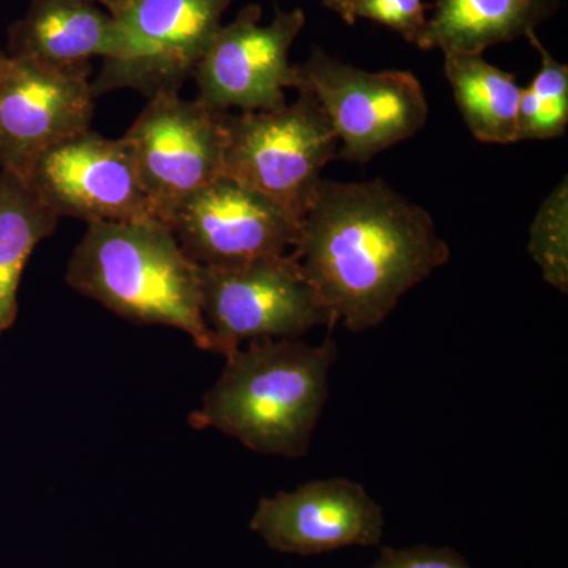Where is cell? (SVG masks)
Wrapping results in <instances>:
<instances>
[{"instance_id": "cell-21", "label": "cell", "mask_w": 568, "mask_h": 568, "mask_svg": "<svg viewBox=\"0 0 568 568\" xmlns=\"http://www.w3.org/2000/svg\"><path fill=\"white\" fill-rule=\"evenodd\" d=\"M323 3L325 9L334 11L346 24H354L353 0H323Z\"/></svg>"}, {"instance_id": "cell-19", "label": "cell", "mask_w": 568, "mask_h": 568, "mask_svg": "<svg viewBox=\"0 0 568 568\" xmlns=\"http://www.w3.org/2000/svg\"><path fill=\"white\" fill-rule=\"evenodd\" d=\"M353 13L355 21L357 18L375 21L414 44L420 39L428 20L422 0H353Z\"/></svg>"}, {"instance_id": "cell-2", "label": "cell", "mask_w": 568, "mask_h": 568, "mask_svg": "<svg viewBox=\"0 0 568 568\" xmlns=\"http://www.w3.org/2000/svg\"><path fill=\"white\" fill-rule=\"evenodd\" d=\"M338 347L298 338L250 342L226 355L219 381L190 414L196 429L213 428L261 455L301 458L328 398Z\"/></svg>"}, {"instance_id": "cell-16", "label": "cell", "mask_w": 568, "mask_h": 568, "mask_svg": "<svg viewBox=\"0 0 568 568\" xmlns=\"http://www.w3.org/2000/svg\"><path fill=\"white\" fill-rule=\"evenodd\" d=\"M444 73L467 129L485 144L518 141V100L521 88L514 73L485 61L484 54L444 52Z\"/></svg>"}, {"instance_id": "cell-8", "label": "cell", "mask_w": 568, "mask_h": 568, "mask_svg": "<svg viewBox=\"0 0 568 568\" xmlns=\"http://www.w3.org/2000/svg\"><path fill=\"white\" fill-rule=\"evenodd\" d=\"M226 114L181 92L149 99L123 141L156 220L166 226L183 201L223 175Z\"/></svg>"}, {"instance_id": "cell-6", "label": "cell", "mask_w": 568, "mask_h": 568, "mask_svg": "<svg viewBox=\"0 0 568 568\" xmlns=\"http://www.w3.org/2000/svg\"><path fill=\"white\" fill-rule=\"evenodd\" d=\"M294 69V89L315 97L346 162L368 163L420 132L428 119L424 88L410 71H366L323 50Z\"/></svg>"}, {"instance_id": "cell-9", "label": "cell", "mask_w": 568, "mask_h": 568, "mask_svg": "<svg viewBox=\"0 0 568 568\" xmlns=\"http://www.w3.org/2000/svg\"><path fill=\"white\" fill-rule=\"evenodd\" d=\"M91 65L58 69L0 54V171L28 181L40 156L91 130Z\"/></svg>"}, {"instance_id": "cell-15", "label": "cell", "mask_w": 568, "mask_h": 568, "mask_svg": "<svg viewBox=\"0 0 568 568\" xmlns=\"http://www.w3.org/2000/svg\"><path fill=\"white\" fill-rule=\"evenodd\" d=\"M560 0H437L417 41L420 50L473 52L536 32Z\"/></svg>"}, {"instance_id": "cell-20", "label": "cell", "mask_w": 568, "mask_h": 568, "mask_svg": "<svg viewBox=\"0 0 568 568\" xmlns=\"http://www.w3.org/2000/svg\"><path fill=\"white\" fill-rule=\"evenodd\" d=\"M368 568H473L454 548L417 545L409 548H381L379 558Z\"/></svg>"}, {"instance_id": "cell-17", "label": "cell", "mask_w": 568, "mask_h": 568, "mask_svg": "<svg viewBox=\"0 0 568 568\" xmlns=\"http://www.w3.org/2000/svg\"><path fill=\"white\" fill-rule=\"evenodd\" d=\"M58 222L28 182L0 171V335L17 321L18 290L29 257Z\"/></svg>"}, {"instance_id": "cell-11", "label": "cell", "mask_w": 568, "mask_h": 568, "mask_svg": "<svg viewBox=\"0 0 568 568\" xmlns=\"http://www.w3.org/2000/svg\"><path fill=\"white\" fill-rule=\"evenodd\" d=\"M301 219L248 186L220 175L183 201L166 226L200 267H230L293 252Z\"/></svg>"}, {"instance_id": "cell-5", "label": "cell", "mask_w": 568, "mask_h": 568, "mask_svg": "<svg viewBox=\"0 0 568 568\" xmlns=\"http://www.w3.org/2000/svg\"><path fill=\"white\" fill-rule=\"evenodd\" d=\"M197 275L204 321L224 357L242 342L301 338L338 324L291 253L230 267L197 265Z\"/></svg>"}, {"instance_id": "cell-1", "label": "cell", "mask_w": 568, "mask_h": 568, "mask_svg": "<svg viewBox=\"0 0 568 568\" xmlns=\"http://www.w3.org/2000/svg\"><path fill=\"white\" fill-rule=\"evenodd\" d=\"M291 254L336 323L355 334L383 324L450 260L432 215L383 179H323Z\"/></svg>"}, {"instance_id": "cell-7", "label": "cell", "mask_w": 568, "mask_h": 568, "mask_svg": "<svg viewBox=\"0 0 568 568\" xmlns=\"http://www.w3.org/2000/svg\"><path fill=\"white\" fill-rule=\"evenodd\" d=\"M234 0H129L112 14L118 54L103 61L93 95L136 89L151 99L181 92Z\"/></svg>"}, {"instance_id": "cell-4", "label": "cell", "mask_w": 568, "mask_h": 568, "mask_svg": "<svg viewBox=\"0 0 568 568\" xmlns=\"http://www.w3.org/2000/svg\"><path fill=\"white\" fill-rule=\"evenodd\" d=\"M338 151L323 108L301 89L294 103L278 110L227 112L223 175L302 220Z\"/></svg>"}, {"instance_id": "cell-22", "label": "cell", "mask_w": 568, "mask_h": 568, "mask_svg": "<svg viewBox=\"0 0 568 568\" xmlns=\"http://www.w3.org/2000/svg\"><path fill=\"white\" fill-rule=\"evenodd\" d=\"M97 6L103 7L104 10L110 11L111 14L121 11L129 0H91Z\"/></svg>"}, {"instance_id": "cell-10", "label": "cell", "mask_w": 568, "mask_h": 568, "mask_svg": "<svg viewBox=\"0 0 568 568\" xmlns=\"http://www.w3.org/2000/svg\"><path fill=\"white\" fill-rule=\"evenodd\" d=\"M263 9L250 3L213 37L196 69L197 100L212 110L272 111L295 88L290 52L305 26L301 9L276 11L263 24Z\"/></svg>"}, {"instance_id": "cell-14", "label": "cell", "mask_w": 568, "mask_h": 568, "mask_svg": "<svg viewBox=\"0 0 568 568\" xmlns=\"http://www.w3.org/2000/svg\"><path fill=\"white\" fill-rule=\"evenodd\" d=\"M7 54L58 69L110 61L118 54L114 17L91 0H31L10 28Z\"/></svg>"}, {"instance_id": "cell-18", "label": "cell", "mask_w": 568, "mask_h": 568, "mask_svg": "<svg viewBox=\"0 0 568 568\" xmlns=\"http://www.w3.org/2000/svg\"><path fill=\"white\" fill-rule=\"evenodd\" d=\"M529 253L545 282L559 293L568 291V185L567 178L538 209L530 227Z\"/></svg>"}, {"instance_id": "cell-12", "label": "cell", "mask_w": 568, "mask_h": 568, "mask_svg": "<svg viewBox=\"0 0 568 568\" xmlns=\"http://www.w3.org/2000/svg\"><path fill=\"white\" fill-rule=\"evenodd\" d=\"M26 182L58 216L88 224L156 220L123 138L92 130L71 138L41 155Z\"/></svg>"}, {"instance_id": "cell-3", "label": "cell", "mask_w": 568, "mask_h": 568, "mask_svg": "<svg viewBox=\"0 0 568 568\" xmlns=\"http://www.w3.org/2000/svg\"><path fill=\"white\" fill-rule=\"evenodd\" d=\"M67 283L115 315L185 332L216 353L201 310L197 265L163 223H91L71 254Z\"/></svg>"}, {"instance_id": "cell-13", "label": "cell", "mask_w": 568, "mask_h": 568, "mask_svg": "<svg viewBox=\"0 0 568 568\" xmlns=\"http://www.w3.org/2000/svg\"><path fill=\"white\" fill-rule=\"evenodd\" d=\"M384 526L383 507L364 485L343 477L263 497L250 521V529L268 548L298 556L375 547L383 540Z\"/></svg>"}]
</instances>
